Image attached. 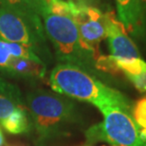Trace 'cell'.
I'll use <instances>...</instances> for the list:
<instances>
[{
  "instance_id": "cell-3",
  "label": "cell",
  "mask_w": 146,
  "mask_h": 146,
  "mask_svg": "<svg viewBox=\"0 0 146 146\" xmlns=\"http://www.w3.org/2000/svg\"><path fill=\"white\" fill-rule=\"evenodd\" d=\"M28 108L36 132L42 138H49L70 122L75 116V106L59 93L36 90L27 97Z\"/></svg>"
},
{
  "instance_id": "cell-16",
  "label": "cell",
  "mask_w": 146,
  "mask_h": 146,
  "mask_svg": "<svg viewBox=\"0 0 146 146\" xmlns=\"http://www.w3.org/2000/svg\"><path fill=\"white\" fill-rule=\"evenodd\" d=\"M4 143H5V139L1 131V128H0V146H4Z\"/></svg>"
},
{
  "instance_id": "cell-14",
  "label": "cell",
  "mask_w": 146,
  "mask_h": 146,
  "mask_svg": "<svg viewBox=\"0 0 146 146\" xmlns=\"http://www.w3.org/2000/svg\"><path fill=\"white\" fill-rule=\"evenodd\" d=\"M132 117L141 129L146 130V97H142L133 106Z\"/></svg>"
},
{
  "instance_id": "cell-15",
  "label": "cell",
  "mask_w": 146,
  "mask_h": 146,
  "mask_svg": "<svg viewBox=\"0 0 146 146\" xmlns=\"http://www.w3.org/2000/svg\"><path fill=\"white\" fill-rule=\"evenodd\" d=\"M125 77L133 84L138 91L146 94V69L139 75H127Z\"/></svg>"
},
{
  "instance_id": "cell-1",
  "label": "cell",
  "mask_w": 146,
  "mask_h": 146,
  "mask_svg": "<svg viewBox=\"0 0 146 146\" xmlns=\"http://www.w3.org/2000/svg\"><path fill=\"white\" fill-rule=\"evenodd\" d=\"M48 81L54 92L91 104L101 112L119 107L132 113L134 104L121 92L76 66L59 64L51 70Z\"/></svg>"
},
{
  "instance_id": "cell-8",
  "label": "cell",
  "mask_w": 146,
  "mask_h": 146,
  "mask_svg": "<svg viewBox=\"0 0 146 146\" xmlns=\"http://www.w3.org/2000/svg\"><path fill=\"white\" fill-rule=\"evenodd\" d=\"M119 22L135 37L146 33V9L141 0H115Z\"/></svg>"
},
{
  "instance_id": "cell-13",
  "label": "cell",
  "mask_w": 146,
  "mask_h": 146,
  "mask_svg": "<svg viewBox=\"0 0 146 146\" xmlns=\"http://www.w3.org/2000/svg\"><path fill=\"white\" fill-rule=\"evenodd\" d=\"M29 118L25 107L23 108H17L14 110L1 125L11 134H21L24 133L29 129Z\"/></svg>"
},
{
  "instance_id": "cell-2",
  "label": "cell",
  "mask_w": 146,
  "mask_h": 146,
  "mask_svg": "<svg viewBox=\"0 0 146 146\" xmlns=\"http://www.w3.org/2000/svg\"><path fill=\"white\" fill-rule=\"evenodd\" d=\"M46 38L54 48L60 64H69L97 75L96 56L81 39L78 28L70 14H56L48 11L42 17Z\"/></svg>"
},
{
  "instance_id": "cell-19",
  "label": "cell",
  "mask_w": 146,
  "mask_h": 146,
  "mask_svg": "<svg viewBox=\"0 0 146 146\" xmlns=\"http://www.w3.org/2000/svg\"><path fill=\"white\" fill-rule=\"evenodd\" d=\"M52 1H54V0H52Z\"/></svg>"
},
{
  "instance_id": "cell-5",
  "label": "cell",
  "mask_w": 146,
  "mask_h": 146,
  "mask_svg": "<svg viewBox=\"0 0 146 146\" xmlns=\"http://www.w3.org/2000/svg\"><path fill=\"white\" fill-rule=\"evenodd\" d=\"M0 40L27 45L48 53L42 18L25 11L0 5ZM39 56V54H38Z\"/></svg>"
},
{
  "instance_id": "cell-10",
  "label": "cell",
  "mask_w": 146,
  "mask_h": 146,
  "mask_svg": "<svg viewBox=\"0 0 146 146\" xmlns=\"http://www.w3.org/2000/svg\"><path fill=\"white\" fill-rule=\"evenodd\" d=\"M21 91L13 84L0 77V124L17 108H23Z\"/></svg>"
},
{
  "instance_id": "cell-20",
  "label": "cell",
  "mask_w": 146,
  "mask_h": 146,
  "mask_svg": "<svg viewBox=\"0 0 146 146\" xmlns=\"http://www.w3.org/2000/svg\"><path fill=\"white\" fill-rule=\"evenodd\" d=\"M104 146H106V145H104Z\"/></svg>"
},
{
  "instance_id": "cell-12",
  "label": "cell",
  "mask_w": 146,
  "mask_h": 146,
  "mask_svg": "<svg viewBox=\"0 0 146 146\" xmlns=\"http://www.w3.org/2000/svg\"><path fill=\"white\" fill-rule=\"evenodd\" d=\"M0 5L16 9L41 18L49 11V5L46 0H0Z\"/></svg>"
},
{
  "instance_id": "cell-17",
  "label": "cell",
  "mask_w": 146,
  "mask_h": 146,
  "mask_svg": "<svg viewBox=\"0 0 146 146\" xmlns=\"http://www.w3.org/2000/svg\"><path fill=\"white\" fill-rule=\"evenodd\" d=\"M141 3L143 4V6H144L145 9H146V0H141Z\"/></svg>"
},
{
  "instance_id": "cell-9",
  "label": "cell",
  "mask_w": 146,
  "mask_h": 146,
  "mask_svg": "<svg viewBox=\"0 0 146 146\" xmlns=\"http://www.w3.org/2000/svg\"><path fill=\"white\" fill-rule=\"evenodd\" d=\"M4 73L13 77L42 79L46 74V65L43 61L14 57L11 60Z\"/></svg>"
},
{
  "instance_id": "cell-11",
  "label": "cell",
  "mask_w": 146,
  "mask_h": 146,
  "mask_svg": "<svg viewBox=\"0 0 146 146\" xmlns=\"http://www.w3.org/2000/svg\"><path fill=\"white\" fill-rule=\"evenodd\" d=\"M14 57L42 61L36 51L31 46L0 40V71L4 72L11 60Z\"/></svg>"
},
{
  "instance_id": "cell-4",
  "label": "cell",
  "mask_w": 146,
  "mask_h": 146,
  "mask_svg": "<svg viewBox=\"0 0 146 146\" xmlns=\"http://www.w3.org/2000/svg\"><path fill=\"white\" fill-rule=\"evenodd\" d=\"M103 121L86 131L87 142L106 141L111 146H146L141 138V129L134 121L132 113L119 107L102 111Z\"/></svg>"
},
{
  "instance_id": "cell-18",
  "label": "cell",
  "mask_w": 146,
  "mask_h": 146,
  "mask_svg": "<svg viewBox=\"0 0 146 146\" xmlns=\"http://www.w3.org/2000/svg\"><path fill=\"white\" fill-rule=\"evenodd\" d=\"M46 2H48V5H49V4H50V3L52 2V0H46Z\"/></svg>"
},
{
  "instance_id": "cell-7",
  "label": "cell",
  "mask_w": 146,
  "mask_h": 146,
  "mask_svg": "<svg viewBox=\"0 0 146 146\" xmlns=\"http://www.w3.org/2000/svg\"><path fill=\"white\" fill-rule=\"evenodd\" d=\"M107 42L110 55L119 59L141 58L135 43L128 36L123 25L116 18L113 11H107Z\"/></svg>"
},
{
  "instance_id": "cell-6",
  "label": "cell",
  "mask_w": 146,
  "mask_h": 146,
  "mask_svg": "<svg viewBox=\"0 0 146 146\" xmlns=\"http://www.w3.org/2000/svg\"><path fill=\"white\" fill-rule=\"evenodd\" d=\"M70 14L78 28L82 41L94 52L97 60L101 55L99 50L100 44L107 37L108 19L106 13L86 3H77L71 0Z\"/></svg>"
}]
</instances>
